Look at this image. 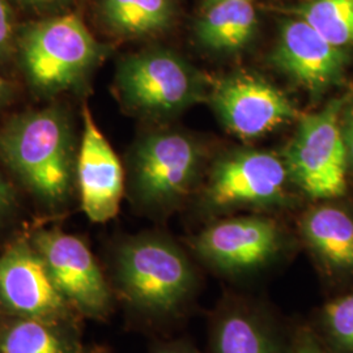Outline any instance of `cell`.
<instances>
[{
  "mask_svg": "<svg viewBox=\"0 0 353 353\" xmlns=\"http://www.w3.org/2000/svg\"><path fill=\"white\" fill-rule=\"evenodd\" d=\"M75 130L61 105L16 114L0 126V160L49 211L63 210L76 188Z\"/></svg>",
  "mask_w": 353,
  "mask_h": 353,
  "instance_id": "obj_1",
  "label": "cell"
},
{
  "mask_svg": "<svg viewBox=\"0 0 353 353\" xmlns=\"http://www.w3.org/2000/svg\"><path fill=\"white\" fill-rule=\"evenodd\" d=\"M108 54L109 46L75 13L32 21L16 32L14 58L28 85L42 97L81 88Z\"/></svg>",
  "mask_w": 353,
  "mask_h": 353,
  "instance_id": "obj_2",
  "label": "cell"
},
{
  "mask_svg": "<svg viewBox=\"0 0 353 353\" xmlns=\"http://www.w3.org/2000/svg\"><path fill=\"white\" fill-rule=\"evenodd\" d=\"M114 290L141 316L163 318L176 313L190 297L195 276L188 256L159 234L123 241L113 258Z\"/></svg>",
  "mask_w": 353,
  "mask_h": 353,
  "instance_id": "obj_3",
  "label": "cell"
},
{
  "mask_svg": "<svg viewBox=\"0 0 353 353\" xmlns=\"http://www.w3.org/2000/svg\"><path fill=\"white\" fill-rule=\"evenodd\" d=\"M115 88L128 110L145 117H168L203 101L202 74L176 52L153 48L121 59Z\"/></svg>",
  "mask_w": 353,
  "mask_h": 353,
  "instance_id": "obj_4",
  "label": "cell"
},
{
  "mask_svg": "<svg viewBox=\"0 0 353 353\" xmlns=\"http://www.w3.org/2000/svg\"><path fill=\"white\" fill-rule=\"evenodd\" d=\"M351 99L352 94H345L328 102L318 113L303 114L283 154L290 181L312 199L339 198L347 189L350 165L341 115Z\"/></svg>",
  "mask_w": 353,
  "mask_h": 353,
  "instance_id": "obj_5",
  "label": "cell"
},
{
  "mask_svg": "<svg viewBox=\"0 0 353 353\" xmlns=\"http://www.w3.org/2000/svg\"><path fill=\"white\" fill-rule=\"evenodd\" d=\"M201 164L198 144L181 132H152L131 154L132 196L143 208L165 211L192 186Z\"/></svg>",
  "mask_w": 353,
  "mask_h": 353,
  "instance_id": "obj_6",
  "label": "cell"
},
{
  "mask_svg": "<svg viewBox=\"0 0 353 353\" xmlns=\"http://www.w3.org/2000/svg\"><path fill=\"white\" fill-rule=\"evenodd\" d=\"M29 240L52 283L79 316L103 321L113 312V290L85 242L59 228L37 229Z\"/></svg>",
  "mask_w": 353,
  "mask_h": 353,
  "instance_id": "obj_7",
  "label": "cell"
},
{
  "mask_svg": "<svg viewBox=\"0 0 353 353\" xmlns=\"http://www.w3.org/2000/svg\"><path fill=\"white\" fill-rule=\"evenodd\" d=\"M0 319L77 323L80 316L52 283L29 237L0 252Z\"/></svg>",
  "mask_w": 353,
  "mask_h": 353,
  "instance_id": "obj_8",
  "label": "cell"
},
{
  "mask_svg": "<svg viewBox=\"0 0 353 353\" xmlns=\"http://www.w3.org/2000/svg\"><path fill=\"white\" fill-rule=\"evenodd\" d=\"M211 102L223 125L242 139L261 138L303 115L278 87L249 72L220 79Z\"/></svg>",
  "mask_w": 353,
  "mask_h": 353,
  "instance_id": "obj_9",
  "label": "cell"
},
{
  "mask_svg": "<svg viewBox=\"0 0 353 353\" xmlns=\"http://www.w3.org/2000/svg\"><path fill=\"white\" fill-rule=\"evenodd\" d=\"M288 181V170L278 156L254 150L234 152L214 165L205 199L219 210L276 205L287 199Z\"/></svg>",
  "mask_w": 353,
  "mask_h": 353,
  "instance_id": "obj_10",
  "label": "cell"
},
{
  "mask_svg": "<svg viewBox=\"0 0 353 353\" xmlns=\"http://www.w3.org/2000/svg\"><path fill=\"white\" fill-rule=\"evenodd\" d=\"M268 59L294 84L319 96L343 80L348 52L330 43L297 17L280 26L278 41Z\"/></svg>",
  "mask_w": 353,
  "mask_h": 353,
  "instance_id": "obj_11",
  "label": "cell"
},
{
  "mask_svg": "<svg viewBox=\"0 0 353 353\" xmlns=\"http://www.w3.org/2000/svg\"><path fill=\"white\" fill-rule=\"evenodd\" d=\"M280 248L276 223L256 216L219 221L194 240V250L203 261L228 274L263 267L276 256Z\"/></svg>",
  "mask_w": 353,
  "mask_h": 353,
  "instance_id": "obj_12",
  "label": "cell"
},
{
  "mask_svg": "<svg viewBox=\"0 0 353 353\" xmlns=\"http://www.w3.org/2000/svg\"><path fill=\"white\" fill-rule=\"evenodd\" d=\"M83 137L76 160V189L81 210L92 223H108L118 211L125 191L123 168L110 143L83 108Z\"/></svg>",
  "mask_w": 353,
  "mask_h": 353,
  "instance_id": "obj_13",
  "label": "cell"
},
{
  "mask_svg": "<svg viewBox=\"0 0 353 353\" xmlns=\"http://www.w3.org/2000/svg\"><path fill=\"white\" fill-rule=\"evenodd\" d=\"M303 239L326 267L353 274V217L336 205H318L301 221Z\"/></svg>",
  "mask_w": 353,
  "mask_h": 353,
  "instance_id": "obj_14",
  "label": "cell"
},
{
  "mask_svg": "<svg viewBox=\"0 0 353 353\" xmlns=\"http://www.w3.org/2000/svg\"><path fill=\"white\" fill-rule=\"evenodd\" d=\"M258 17L249 0H219L204 6L195 33L199 43L214 52L245 49L256 32Z\"/></svg>",
  "mask_w": 353,
  "mask_h": 353,
  "instance_id": "obj_15",
  "label": "cell"
},
{
  "mask_svg": "<svg viewBox=\"0 0 353 353\" xmlns=\"http://www.w3.org/2000/svg\"><path fill=\"white\" fill-rule=\"evenodd\" d=\"M1 353H87L77 323L0 319Z\"/></svg>",
  "mask_w": 353,
  "mask_h": 353,
  "instance_id": "obj_16",
  "label": "cell"
},
{
  "mask_svg": "<svg viewBox=\"0 0 353 353\" xmlns=\"http://www.w3.org/2000/svg\"><path fill=\"white\" fill-rule=\"evenodd\" d=\"M174 14L173 0H100L102 23L119 37L163 33L173 24Z\"/></svg>",
  "mask_w": 353,
  "mask_h": 353,
  "instance_id": "obj_17",
  "label": "cell"
},
{
  "mask_svg": "<svg viewBox=\"0 0 353 353\" xmlns=\"http://www.w3.org/2000/svg\"><path fill=\"white\" fill-rule=\"evenodd\" d=\"M214 353H281L268 328L248 312L230 310L216 323Z\"/></svg>",
  "mask_w": 353,
  "mask_h": 353,
  "instance_id": "obj_18",
  "label": "cell"
},
{
  "mask_svg": "<svg viewBox=\"0 0 353 353\" xmlns=\"http://www.w3.org/2000/svg\"><path fill=\"white\" fill-rule=\"evenodd\" d=\"M294 13L334 46L352 49L353 0H309Z\"/></svg>",
  "mask_w": 353,
  "mask_h": 353,
  "instance_id": "obj_19",
  "label": "cell"
},
{
  "mask_svg": "<svg viewBox=\"0 0 353 353\" xmlns=\"http://www.w3.org/2000/svg\"><path fill=\"white\" fill-rule=\"evenodd\" d=\"M323 323L334 343L343 351L353 353V293L328 303Z\"/></svg>",
  "mask_w": 353,
  "mask_h": 353,
  "instance_id": "obj_20",
  "label": "cell"
},
{
  "mask_svg": "<svg viewBox=\"0 0 353 353\" xmlns=\"http://www.w3.org/2000/svg\"><path fill=\"white\" fill-rule=\"evenodd\" d=\"M16 29L8 0H0V64L14 58Z\"/></svg>",
  "mask_w": 353,
  "mask_h": 353,
  "instance_id": "obj_21",
  "label": "cell"
},
{
  "mask_svg": "<svg viewBox=\"0 0 353 353\" xmlns=\"http://www.w3.org/2000/svg\"><path fill=\"white\" fill-rule=\"evenodd\" d=\"M19 210L17 192L11 181L0 172V229L6 227Z\"/></svg>",
  "mask_w": 353,
  "mask_h": 353,
  "instance_id": "obj_22",
  "label": "cell"
},
{
  "mask_svg": "<svg viewBox=\"0 0 353 353\" xmlns=\"http://www.w3.org/2000/svg\"><path fill=\"white\" fill-rule=\"evenodd\" d=\"M341 128L350 168H353V100L345 103L341 115Z\"/></svg>",
  "mask_w": 353,
  "mask_h": 353,
  "instance_id": "obj_23",
  "label": "cell"
},
{
  "mask_svg": "<svg viewBox=\"0 0 353 353\" xmlns=\"http://www.w3.org/2000/svg\"><path fill=\"white\" fill-rule=\"evenodd\" d=\"M23 8L34 12H59L76 0H16Z\"/></svg>",
  "mask_w": 353,
  "mask_h": 353,
  "instance_id": "obj_24",
  "label": "cell"
},
{
  "mask_svg": "<svg viewBox=\"0 0 353 353\" xmlns=\"http://www.w3.org/2000/svg\"><path fill=\"white\" fill-rule=\"evenodd\" d=\"M296 353H326L310 335L303 334L297 343Z\"/></svg>",
  "mask_w": 353,
  "mask_h": 353,
  "instance_id": "obj_25",
  "label": "cell"
},
{
  "mask_svg": "<svg viewBox=\"0 0 353 353\" xmlns=\"http://www.w3.org/2000/svg\"><path fill=\"white\" fill-rule=\"evenodd\" d=\"M14 88L12 83L0 75V109L12 101Z\"/></svg>",
  "mask_w": 353,
  "mask_h": 353,
  "instance_id": "obj_26",
  "label": "cell"
},
{
  "mask_svg": "<svg viewBox=\"0 0 353 353\" xmlns=\"http://www.w3.org/2000/svg\"><path fill=\"white\" fill-rule=\"evenodd\" d=\"M153 353H196L194 350H191L188 345L185 344H179V343H174V344H166L160 348H157Z\"/></svg>",
  "mask_w": 353,
  "mask_h": 353,
  "instance_id": "obj_27",
  "label": "cell"
},
{
  "mask_svg": "<svg viewBox=\"0 0 353 353\" xmlns=\"http://www.w3.org/2000/svg\"><path fill=\"white\" fill-rule=\"evenodd\" d=\"M87 353H112L108 348H103V347H97V348H93L90 351H87Z\"/></svg>",
  "mask_w": 353,
  "mask_h": 353,
  "instance_id": "obj_28",
  "label": "cell"
},
{
  "mask_svg": "<svg viewBox=\"0 0 353 353\" xmlns=\"http://www.w3.org/2000/svg\"><path fill=\"white\" fill-rule=\"evenodd\" d=\"M214 1H219V0H204V6H208V4H212ZM249 1H252V0H249Z\"/></svg>",
  "mask_w": 353,
  "mask_h": 353,
  "instance_id": "obj_29",
  "label": "cell"
},
{
  "mask_svg": "<svg viewBox=\"0 0 353 353\" xmlns=\"http://www.w3.org/2000/svg\"><path fill=\"white\" fill-rule=\"evenodd\" d=\"M0 353H1V352H0Z\"/></svg>",
  "mask_w": 353,
  "mask_h": 353,
  "instance_id": "obj_30",
  "label": "cell"
}]
</instances>
